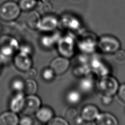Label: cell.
I'll return each instance as SVG.
<instances>
[{
  "label": "cell",
  "instance_id": "6da1fadb",
  "mask_svg": "<svg viewBox=\"0 0 125 125\" xmlns=\"http://www.w3.org/2000/svg\"><path fill=\"white\" fill-rule=\"evenodd\" d=\"M97 87L103 94L111 97L117 93L119 88L116 79L108 75L100 77L97 83Z\"/></svg>",
  "mask_w": 125,
  "mask_h": 125
},
{
  "label": "cell",
  "instance_id": "7a4b0ae2",
  "mask_svg": "<svg viewBox=\"0 0 125 125\" xmlns=\"http://www.w3.org/2000/svg\"><path fill=\"white\" fill-rule=\"evenodd\" d=\"M21 9L16 2L8 1L0 7V18L3 21H11L16 19L21 14Z\"/></svg>",
  "mask_w": 125,
  "mask_h": 125
},
{
  "label": "cell",
  "instance_id": "3957f363",
  "mask_svg": "<svg viewBox=\"0 0 125 125\" xmlns=\"http://www.w3.org/2000/svg\"><path fill=\"white\" fill-rule=\"evenodd\" d=\"M97 44L100 51L105 53H115L120 47L119 40L115 37L109 35L102 36L98 41Z\"/></svg>",
  "mask_w": 125,
  "mask_h": 125
},
{
  "label": "cell",
  "instance_id": "277c9868",
  "mask_svg": "<svg viewBox=\"0 0 125 125\" xmlns=\"http://www.w3.org/2000/svg\"><path fill=\"white\" fill-rule=\"evenodd\" d=\"M58 50L62 57L67 58L73 54V40L69 35L61 37L58 41Z\"/></svg>",
  "mask_w": 125,
  "mask_h": 125
},
{
  "label": "cell",
  "instance_id": "5b68a950",
  "mask_svg": "<svg viewBox=\"0 0 125 125\" xmlns=\"http://www.w3.org/2000/svg\"><path fill=\"white\" fill-rule=\"evenodd\" d=\"M41 104V101L39 97L35 94L29 95L25 97V104L22 111L25 115L33 114L39 110Z\"/></svg>",
  "mask_w": 125,
  "mask_h": 125
},
{
  "label": "cell",
  "instance_id": "8992f818",
  "mask_svg": "<svg viewBox=\"0 0 125 125\" xmlns=\"http://www.w3.org/2000/svg\"><path fill=\"white\" fill-rule=\"evenodd\" d=\"M14 64L19 70L26 72L32 66V61L30 55L19 52L14 58Z\"/></svg>",
  "mask_w": 125,
  "mask_h": 125
},
{
  "label": "cell",
  "instance_id": "52a82bcc",
  "mask_svg": "<svg viewBox=\"0 0 125 125\" xmlns=\"http://www.w3.org/2000/svg\"><path fill=\"white\" fill-rule=\"evenodd\" d=\"M70 66V61L66 57H59L53 59L51 63V68L57 75L65 73Z\"/></svg>",
  "mask_w": 125,
  "mask_h": 125
},
{
  "label": "cell",
  "instance_id": "ba28073f",
  "mask_svg": "<svg viewBox=\"0 0 125 125\" xmlns=\"http://www.w3.org/2000/svg\"><path fill=\"white\" fill-rule=\"evenodd\" d=\"M58 24L59 22L56 17L47 14L41 19L38 29L44 32H51L57 28Z\"/></svg>",
  "mask_w": 125,
  "mask_h": 125
},
{
  "label": "cell",
  "instance_id": "9c48e42d",
  "mask_svg": "<svg viewBox=\"0 0 125 125\" xmlns=\"http://www.w3.org/2000/svg\"><path fill=\"white\" fill-rule=\"evenodd\" d=\"M97 43L94 35L92 33H87L80 40L79 47L83 52H92Z\"/></svg>",
  "mask_w": 125,
  "mask_h": 125
},
{
  "label": "cell",
  "instance_id": "30bf717a",
  "mask_svg": "<svg viewBox=\"0 0 125 125\" xmlns=\"http://www.w3.org/2000/svg\"><path fill=\"white\" fill-rule=\"evenodd\" d=\"M25 94L23 92H18L12 98L10 102V109L15 113L23 110L25 104Z\"/></svg>",
  "mask_w": 125,
  "mask_h": 125
},
{
  "label": "cell",
  "instance_id": "8fae6325",
  "mask_svg": "<svg viewBox=\"0 0 125 125\" xmlns=\"http://www.w3.org/2000/svg\"><path fill=\"white\" fill-rule=\"evenodd\" d=\"M99 114L98 109L93 105H87L83 107L81 111V117L86 121H92Z\"/></svg>",
  "mask_w": 125,
  "mask_h": 125
},
{
  "label": "cell",
  "instance_id": "7c38bea8",
  "mask_svg": "<svg viewBox=\"0 0 125 125\" xmlns=\"http://www.w3.org/2000/svg\"><path fill=\"white\" fill-rule=\"evenodd\" d=\"M91 69L94 73L99 75L100 77L107 75L109 72V69L106 65L98 58L93 59L91 62Z\"/></svg>",
  "mask_w": 125,
  "mask_h": 125
},
{
  "label": "cell",
  "instance_id": "4fadbf2b",
  "mask_svg": "<svg viewBox=\"0 0 125 125\" xmlns=\"http://www.w3.org/2000/svg\"><path fill=\"white\" fill-rule=\"evenodd\" d=\"M35 114L37 119L42 123H48L53 117V111L48 106L40 107Z\"/></svg>",
  "mask_w": 125,
  "mask_h": 125
},
{
  "label": "cell",
  "instance_id": "5bb4252c",
  "mask_svg": "<svg viewBox=\"0 0 125 125\" xmlns=\"http://www.w3.org/2000/svg\"><path fill=\"white\" fill-rule=\"evenodd\" d=\"M19 120L16 113L7 111L0 115V125H17Z\"/></svg>",
  "mask_w": 125,
  "mask_h": 125
},
{
  "label": "cell",
  "instance_id": "9a60e30c",
  "mask_svg": "<svg viewBox=\"0 0 125 125\" xmlns=\"http://www.w3.org/2000/svg\"><path fill=\"white\" fill-rule=\"evenodd\" d=\"M96 124L98 125H116L117 120L114 116L109 113L99 114L96 118Z\"/></svg>",
  "mask_w": 125,
  "mask_h": 125
},
{
  "label": "cell",
  "instance_id": "2e32d148",
  "mask_svg": "<svg viewBox=\"0 0 125 125\" xmlns=\"http://www.w3.org/2000/svg\"><path fill=\"white\" fill-rule=\"evenodd\" d=\"M41 18L39 13L35 10H31L26 18V23L29 27L32 29L39 28Z\"/></svg>",
  "mask_w": 125,
  "mask_h": 125
},
{
  "label": "cell",
  "instance_id": "e0dca14e",
  "mask_svg": "<svg viewBox=\"0 0 125 125\" xmlns=\"http://www.w3.org/2000/svg\"><path fill=\"white\" fill-rule=\"evenodd\" d=\"M61 39L60 35L58 32L52 35H46L42 36L41 40V44L43 47L47 48H52L55 43L58 42Z\"/></svg>",
  "mask_w": 125,
  "mask_h": 125
},
{
  "label": "cell",
  "instance_id": "ac0fdd59",
  "mask_svg": "<svg viewBox=\"0 0 125 125\" xmlns=\"http://www.w3.org/2000/svg\"><path fill=\"white\" fill-rule=\"evenodd\" d=\"M37 84L34 80L28 79L25 81H24L23 93L27 95L35 94L37 92Z\"/></svg>",
  "mask_w": 125,
  "mask_h": 125
},
{
  "label": "cell",
  "instance_id": "d6986e66",
  "mask_svg": "<svg viewBox=\"0 0 125 125\" xmlns=\"http://www.w3.org/2000/svg\"><path fill=\"white\" fill-rule=\"evenodd\" d=\"M62 25L65 27H67L70 29H77L79 26V21L75 18L70 15H65L62 17Z\"/></svg>",
  "mask_w": 125,
  "mask_h": 125
},
{
  "label": "cell",
  "instance_id": "ffe728a7",
  "mask_svg": "<svg viewBox=\"0 0 125 125\" xmlns=\"http://www.w3.org/2000/svg\"><path fill=\"white\" fill-rule=\"evenodd\" d=\"M94 87L93 80L90 77H86L82 79L80 83V87L84 92H88L92 91Z\"/></svg>",
  "mask_w": 125,
  "mask_h": 125
},
{
  "label": "cell",
  "instance_id": "44dd1931",
  "mask_svg": "<svg viewBox=\"0 0 125 125\" xmlns=\"http://www.w3.org/2000/svg\"><path fill=\"white\" fill-rule=\"evenodd\" d=\"M37 0H19V6L22 10H31L36 6Z\"/></svg>",
  "mask_w": 125,
  "mask_h": 125
},
{
  "label": "cell",
  "instance_id": "7402d4cb",
  "mask_svg": "<svg viewBox=\"0 0 125 125\" xmlns=\"http://www.w3.org/2000/svg\"><path fill=\"white\" fill-rule=\"evenodd\" d=\"M66 100L70 104L75 105L79 104L81 100V95L76 91H71L66 95Z\"/></svg>",
  "mask_w": 125,
  "mask_h": 125
},
{
  "label": "cell",
  "instance_id": "603a6c76",
  "mask_svg": "<svg viewBox=\"0 0 125 125\" xmlns=\"http://www.w3.org/2000/svg\"><path fill=\"white\" fill-rule=\"evenodd\" d=\"M12 88L17 93L23 92L24 88V81L21 79H15L12 83Z\"/></svg>",
  "mask_w": 125,
  "mask_h": 125
},
{
  "label": "cell",
  "instance_id": "cb8c5ba5",
  "mask_svg": "<svg viewBox=\"0 0 125 125\" xmlns=\"http://www.w3.org/2000/svg\"><path fill=\"white\" fill-rule=\"evenodd\" d=\"M65 119L66 121L73 122L77 117V111L75 108H69L67 110L65 113Z\"/></svg>",
  "mask_w": 125,
  "mask_h": 125
},
{
  "label": "cell",
  "instance_id": "d4e9b609",
  "mask_svg": "<svg viewBox=\"0 0 125 125\" xmlns=\"http://www.w3.org/2000/svg\"><path fill=\"white\" fill-rule=\"evenodd\" d=\"M55 73L51 68H47L44 69L42 72V77L47 81H50L54 79Z\"/></svg>",
  "mask_w": 125,
  "mask_h": 125
},
{
  "label": "cell",
  "instance_id": "484cf974",
  "mask_svg": "<svg viewBox=\"0 0 125 125\" xmlns=\"http://www.w3.org/2000/svg\"><path fill=\"white\" fill-rule=\"evenodd\" d=\"M89 70H90V68L87 65H82L81 66H77V68H75L73 70V73L75 75L77 76H83L87 74L89 72Z\"/></svg>",
  "mask_w": 125,
  "mask_h": 125
},
{
  "label": "cell",
  "instance_id": "4316f807",
  "mask_svg": "<svg viewBox=\"0 0 125 125\" xmlns=\"http://www.w3.org/2000/svg\"><path fill=\"white\" fill-rule=\"evenodd\" d=\"M40 10H41V12L43 13V14H49L52 12V6L50 2L47 1V0L45 1H42Z\"/></svg>",
  "mask_w": 125,
  "mask_h": 125
},
{
  "label": "cell",
  "instance_id": "83f0119b",
  "mask_svg": "<svg viewBox=\"0 0 125 125\" xmlns=\"http://www.w3.org/2000/svg\"><path fill=\"white\" fill-rule=\"evenodd\" d=\"M50 125H68L69 123L66 120L62 119L60 117H56L52 118L50 121L48 122Z\"/></svg>",
  "mask_w": 125,
  "mask_h": 125
},
{
  "label": "cell",
  "instance_id": "f1b7e54d",
  "mask_svg": "<svg viewBox=\"0 0 125 125\" xmlns=\"http://www.w3.org/2000/svg\"><path fill=\"white\" fill-rule=\"evenodd\" d=\"M19 124L21 125H31L33 124V121L30 117L26 115L21 119Z\"/></svg>",
  "mask_w": 125,
  "mask_h": 125
},
{
  "label": "cell",
  "instance_id": "f546056e",
  "mask_svg": "<svg viewBox=\"0 0 125 125\" xmlns=\"http://www.w3.org/2000/svg\"><path fill=\"white\" fill-rule=\"evenodd\" d=\"M19 52L25 53V54H27L30 55L31 54V52H32V50H31V47L28 45V44H22V45H20L19 47Z\"/></svg>",
  "mask_w": 125,
  "mask_h": 125
},
{
  "label": "cell",
  "instance_id": "4dcf8cb0",
  "mask_svg": "<svg viewBox=\"0 0 125 125\" xmlns=\"http://www.w3.org/2000/svg\"><path fill=\"white\" fill-rule=\"evenodd\" d=\"M115 54V59L118 61H123L125 60V52L124 50H118Z\"/></svg>",
  "mask_w": 125,
  "mask_h": 125
},
{
  "label": "cell",
  "instance_id": "1f68e13d",
  "mask_svg": "<svg viewBox=\"0 0 125 125\" xmlns=\"http://www.w3.org/2000/svg\"><path fill=\"white\" fill-rule=\"evenodd\" d=\"M117 94L119 98L125 103V84H123L119 88L117 91Z\"/></svg>",
  "mask_w": 125,
  "mask_h": 125
},
{
  "label": "cell",
  "instance_id": "d6a6232c",
  "mask_svg": "<svg viewBox=\"0 0 125 125\" xmlns=\"http://www.w3.org/2000/svg\"><path fill=\"white\" fill-rule=\"evenodd\" d=\"M113 100V98L111 96L105 95H103V97H102V101L104 105H109L110 104Z\"/></svg>",
  "mask_w": 125,
  "mask_h": 125
},
{
  "label": "cell",
  "instance_id": "836d02e7",
  "mask_svg": "<svg viewBox=\"0 0 125 125\" xmlns=\"http://www.w3.org/2000/svg\"><path fill=\"white\" fill-rule=\"evenodd\" d=\"M26 73H27V74L28 75L29 79H33L37 75L36 71L35 69H32L31 68L29 69L28 71H26Z\"/></svg>",
  "mask_w": 125,
  "mask_h": 125
},
{
  "label": "cell",
  "instance_id": "e575fe53",
  "mask_svg": "<svg viewBox=\"0 0 125 125\" xmlns=\"http://www.w3.org/2000/svg\"><path fill=\"white\" fill-rule=\"evenodd\" d=\"M40 1H41L42 2V1H47V0H40Z\"/></svg>",
  "mask_w": 125,
  "mask_h": 125
},
{
  "label": "cell",
  "instance_id": "d590c367",
  "mask_svg": "<svg viewBox=\"0 0 125 125\" xmlns=\"http://www.w3.org/2000/svg\"><path fill=\"white\" fill-rule=\"evenodd\" d=\"M0 30H1V27H0Z\"/></svg>",
  "mask_w": 125,
  "mask_h": 125
}]
</instances>
